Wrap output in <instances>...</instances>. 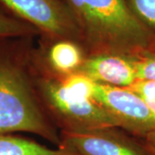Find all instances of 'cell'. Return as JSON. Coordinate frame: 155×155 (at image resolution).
<instances>
[{
  "mask_svg": "<svg viewBox=\"0 0 155 155\" xmlns=\"http://www.w3.org/2000/svg\"><path fill=\"white\" fill-rule=\"evenodd\" d=\"M34 36L0 39V134H35L57 146L60 130L39 96Z\"/></svg>",
  "mask_w": 155,
  "mask_h": 155,
  "instance_id": "cell-1",
  "label": "cell"
},
{
  "mask_svg": "<svg viewBox=\"0 0 155 155\" xmlns=\"http://www.w3.org/2000/svg\"><path fill=\"white\" fill-rule=\"evenodd\" d=\"M79 27L90 54L139 55L155 48V40L129 10L125 0H63Z\"/></svg>",
  "mask_w": 155,
  "mask_h": 155,
  "instance_id": "cell-2",
  "label": "cell"
},
{
  "mask_svg": "<svg viewBox=\"0 0 155 155\" xmlns=\"http://www.w3.org/2000/svg\"><path fill=\"white\" fill-rule=\"evenodd\" d=\"M34 68L39 96L60 132L118 127L115 119L94 100L71 96L58 78Z\"/></svg>",
  "mask_w": 155,
  "mask_h": 155,
  "instance_id": "cell-3",
  "label": "cell"
},
{
  "mask_svg": "<svg viewBox=\"0 0 155 155\" xmlns=\"http://www.w3.org/2000/svg\"><path fill=\"white\" fill-rule=\"evenodd\" d=\"M0 6L32 25L42 37L71 39L82 44L76 19L63 0H0Z\"/></svg>",
  "mask_w": 155,
  "mask_h": 155,
  "instance_id": "cell-4",
  "label": "cell"
},
{
  "mask_svg": "<svg viewBox=\"0 0 155 155\" xmlns=\"http://www.w3.org/2000/svg\"><path fill=\"white\" fill-rule=\"evenodd\" d=\"M93 100L127 133L144 138L155 131V113L129 88L96 83Z\"/></svg>",
  "mask_w": 155,
  "mask_h": 155,
  "instance_id": "cell-5",
  "label": "cell"
},
{
  "mask_svg": "<svg viewBox=\"0 0 155 155\" xmlns=\"http://www.w3.org/2000/svg\"><path fill=\"white\" fill-rule=\"evenodd\" d=\"M58 147L78 155H153L146 142H140L118 127L61 131Z\"/></svg>",
  "mask_w": 155,
  "mask_h": 155,
  "instance_id": "cell-6",
  "label": "cell"
},
{
  "mask_svg": "<svg viewBox=\"0 0 155 155\" xmlns=\"http://www.w3.org/2000/svg\"><path fill=\"white\" fill-rule=\"evenodd\" d=\"M87 56L84 46L71 39H48L41 36L33 54L36 69L57 78L78 72Z\"/></svg>",
  "mask_w": 155,
  "mask_h": 155,
  "instance_id": "cell-7",
  "label": "cell"
},
{
  "mask_svg": "<svg viewBox=\"0 0 155 155\" xmlns=\"http://www.w3.org/2000/svg\"><path fill=\"white\" fill-rule=\"evenodd\" d=\"M78 72L95 83L127 88L137 81L133 56L117 54H98L86 56Z\"/></svg>",
  "mask_w": 155,
  "mask_h": 155,
  "instance_id": "cell-8",
  "label": "cell"
},
{
  "mask_svg": "<svg viewBox=\"0 0 155 155\" xmlns=\"http://www.w3.org/2000/svg\"><path fill=\"white\" fill-rule=\"evenodd\" d=\"M0 155H78L57 147L49 148L33 140L14 134H0Z\"/></svg>",
  "mask_w": 155,
  "mask_h": 155,
  "instance_id": "cell-9",
  "label": "cell"
},
{
  "mask_svg": "<svg viewBox=\"0 0 155 155\" xmlns=\"http://www.w3.org/2000/svg\"><path fill=\"white\" fill-rule=\"evenodd\" d=\"M40 35L39 31L0 6V39Z\"/></svg>",
  "mask_w": 155,
  "mask_h": 155,
  "instance_id": "cell-10",
  "label": "cell"
},
{
  "mask_svg": "<svg viewBox=\"0 0 155 155\" xmlns=\"http://www.w3.org/2000/svg\"><path fill=\"white\" fill-rule=\"evenodd\" d=\"M58 78L68 94L80 99L93 100L96 83L87 76L75 72Z\"/></svg>",
  "mask_w": 155,
  "mask_h": 155,
  "instance_id": "cell-11",
  "label": "cell"
},
{
  "mask_svg": "<svg viewBox=\"0 0 155 155\" xmlns=\"http://www.w3.org/2000/svg\"><path fill=\"white\" fill-rule=\"evenodd\" d=\"M136 19L155 40V0H125Z\"/></svg>",
  "mask_w": 155,
  "mask_h": 155,
  "instance_id": "cell-12",
  "label": "cell"
},
{
  "mask_svg": "<svg viewBox=\"0 0 155 155\" xmlns=\"http://www.w3.org/2000/svg\"><path fill=\"white\" fill-rule=\"evenodd\" d=\"M137 80L155 81V48L134 57Z\"/></svg>",
  "mask_w": 155,
  "mask_h": 155,
  "instance_id": "cell-13",
  "label": "cell"
},
{
  "mask_svg": "<svg viewBox=\"0 0 155 155\" xmlns=\"http://www.w3.org/2000/svg\"><path fill=\"white\" fill-rule=\"evenodd\" d=\"M127 88L139 95L155 113V81L137 80Z\"/></svg>",
  "mask_w": 155,
  "mask_h": 155,
  "instance_id": "cell-14",
  "label": "cell"
},
{
  "mask_svg": "<svg viewBox=\"0 0 155 155\" xmlns=\"http://www.w3.org/2000/svg\"><path fill=\"white\" fill-rule=\"evenodd\" d=\"M144 140L147 144H148L149 146H151V147H153V148H155V131L148 134L145 137Z\"/></svg>",
  "mask_w": 155,
  "mask_h": 155,
  "instance_id": "cell-15",
  "label": "cell"
},
{
  "mask_svg": "<svg viewBox=\"0 0 155 155\" xmlns=\"http://www.w3.org/2000/svg\"><path fill=\"white\" fill-rule=\"evenodd\" d=\"M146 142V141H145ZM147 146H148V147H149L150 151H151V153H152V154L153 155H155V148H153V147H151V146H149V145L147 144Z\"/></svg>",
  "mask_w": 155,
  "mask_h": 155,
  "instance_id": "cell-16",
  "label": "cell"
}]
</instances>
